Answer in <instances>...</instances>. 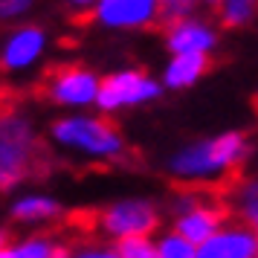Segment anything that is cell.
<instances>
[{
	"label": "cell",
	"instance_id": "obj_23",
	"mask_svg": "<svg viewBox=\"0 0 258 258\" xmlns=\"http://www.w3.org/2000/svg\"><path fill=\"white\" fill-rule=\"evenodd\" d=\"M215 3L218 0H198V6H203V9H215Z\"/></svg>",
	"mask_w": 258,
	"mask_h": 258
},
{
	"label": "cell",
	"instance_id": "obj_18",
	"mask_svg": "<svg viewBox=\"0 0 258 258\" xmlns=\"http://www.w3.org/2000/svg\"><path fill=\"white\" fill-rule=\"evenodd\" d=\"M116 252L119 258H160L157 255V241L151 235H137V238H125L116 241Z\"/></svg>",
	"mask_w": 258,
	"mask_h": 258
},
{
	"label": "cell",
	"instance_id": "obj_5",
	"mask_svg": "<svg viewBox=\"0 0 258 258\" xmlns=\"http://www.w3.org/2000/svg\"><path fill=\"white\" fill-rule=\"evenodd\" d=\"M96 229L107 241H125L160 229V206L151 198H119L96 215Z\"/></svg>",
	"mask_w": 258,
	"mask_h": 258
},
{
	"label": "cell",
	"instance_id": "obj_8",
	"mask_svg": "<svg viewBox=\"0 0 258 258\" xmlns=\"http://www.w3.org/2000/svg\"><path fill=\"white\" fill-rule=\"evenodd\" d=\"M49 52V32L38 24H15L0 44V70L6 76L35 73Z\"/></svg>",
	"mask_w": 258,
	"mask_h": 258
},
{
	"label": "cell",
	"instance_id": "obj_21",
	"mask_svg": "<svg viewBox=\"0 0 258 258\" xmlns=\"http://www.w3.org/2000/svg\"><path fill=\"white\" fill-rule=\"evenodd\" d=\"M67 258H119V252L116 246H107V244H82L73 252H67Z\"/></svg>",
	"mask_w": 258,
	"mask_h": 258
},
{
	"label": "cell",
	"instance_id": "obj_25",
	"mask_svg": "<svg viewBox=\"0 0 258 258\" xmlns=\"http://www.w3.org/2000/svg\"><path fill=\"white\" fill-rule=\"evenodd\" d=\"M255 107H258V99H255Z\"/></svg>",
	"mask_w": 258,
	"mask_h": 258
},
{
	"label": "cell",
	"instance_id": "obj_24",
	"mask_svg": "<svg viewBox=\"0 0 258 258\" xmlns=\"http://www.w3.org/2000/svg\"><path fill=\"white\" fill-rule=\"evenodd\" d=\"M6 241H9V238H6V232H0V249L6 246Z\"/></svg>",
	"mask_w": 258,
	"mask_h": 258
},
{
	"label": "cell",
	"instance_id": "obj_13",
	"mask_svg": "<svg viewBox=\"0 0 258 258\" xmlns=\"http://www.w3.org/2000/svg\"><path fill=\"white\" fill-rule=\"evenodd\" d=\"M212 58L209 55H168L163 64L160 82L163 90H188L209 73Z\"/></svg>",
	"mask_w": 258,
	"mask_h": 258
},
{
	"label": "cell",
	"instance_id": "obj_14",
	"mask_svg": "<svg viewBox=\"0 0 258 258\" xmlns=\"http://www.w3.org/2000/svg\"><path fill=\"white\" fill-rule=\"evenodd\" d=\"M64 255H67L64 244L47 232H32L18 238V241H6V246L0 249V258H64Z\"/></svg>",
	"mask_w": 258,
	"mask_h": 258
},
{
	"label": "cell",
	"instance_id": "obj_16",
	"mask_svg": "<svg viewBox=\"0 0 258 258\" xmlns=\"http://www.w3.org/2000/svg\"><path fill=\"white\" fill-rule=\"evenodd\" d=\"M215 12L226 29H246L258 21V0H218Z\"/></svg>",
	"mask_w": 258,
	"mask_h": 258
},
{
	"label": "cell",
	"instance_id": "obj_15",
	"mask_svg": "<svg viewBox=\"0 0 258 258\" xmlns=\"http://www.w3.org/2000/svg\"><path fill=\"white\" fill-rule=\"evenodd\" d=\"M229 209L238 215V221L258 232V177H244L235 183L229 191Z\"/></svg>",
	"mask_w": 258,
	"mask_h": 258
},
{
	"label": "cell",
	"instance_id": "obj_17",
	"mask_svg": "<svg viewBox=\"0 0 258 258\" xmlns=\"http://www.w3.org/2000/svg\"><path fill=\"white\" fill-rule=\"evenodd\" d=\"M157 255L160 258H198V246L171 229V232L157 238Z\"/></svg>",
	"mask_w": 258,
	"mask_h": 258
},
{
	"label": "cell",
	"instance_id": "obj_7",
	"mask_svg": "<svg viewBox=\"0 0 258 258\" xmlns=\"http://www.w3.org/2000/svg\"><path fill=\"white\" fill-rule=\"evenodd\" d=\"M171 215H174L171 229L180 232L195 246L226 223V206L221 200H215L212 195H203V191H195V188H186L171 200Z\"/></svg>",
	"mask_w": 258,
	"mask_h": 258
},
{
	"label": "cell",
	"instance_id": "obj_12",
	"mask_svg": "<svg viewBox=\"0 0 258 258\" xmlns=\"http://www.w3.org/2000/svg\"><path fill=\"white\" fill-rule=\"evenodd\" d=\"M61 212H64L61 200L47 195V191H21L12 200V206H9L12 221L21 223V226H32V229L58 221Z\"/></svg>",
	"mask_w": 258,
	"mask_h": 258
},
{
	"label": "cell",
	"instance_id": "obj_20",
	"mask_svg": "<svg viewBox=\"0 0 258 258\" xmlns=\"http://www.w3.org/2000/svg\"><path fill=\"white\" fill-rule=\"evenodd\" d=\"M35 9V0H0V24H21Z\"/></svg>",
	"mask_w": 258,
	"mask_h": 258
},
{
	"label": "cell",
	"instance_id": "obj_26",
	"mask_svg": "<svg viewBox=\"0 0 258 258\" xmlns=\"http://www.w3.org/2000/svg\"><path fill=\"white\" fill-rule=\"evenodd\" d=\"M64 258H67V255H64Z\"/></svg>",
	"mask_w": 258,
	"mask_h": 258
},
{
	"label": "cell",
	"instance_id": "obj_22",
	"mask_svg": "<svg viewBox=\"0 0 258 258\" xmlns=\"http://www.w3.org/2000/svg\"><path fill=\"white\" fill-rule=\"evenodd\" d=\"M67 3V9L76 15H90V9L96 6V0H64Z\"/></svg>",
	"mask_w": 258,
	"mask_h": 258
},
{
	"label": "cell",
	"instance_id": "obj_19",
	"mask_svg": "<svg viewBox=\"0 0 258 258\" xmlns=\"http://www.w3.org/2000/svg\"><path fill=\"white\" fill-rule=\"evenodd\" d=\"M200 6L198 0H160V24H171V21H180V18H188L195 15Z\"/></svg>",
	"mask_w": 258,
	"mask_h": 258
},
{
	"label": "cell",
	"instance_id": "obj_4",
	"mask_svg": "<svg viewBox=\"0 0 258 258\" xmlns=\"http://www.w3.org/2000/svg\"><path fill=\"white\" fill-rule=\"evenodd\" d=\"M160 96H163V82L157 76H151L142 67H119V70L102 76L96 110L116 116V113H128L137 107L154 105Z\"/></svg>",
	"mask_w": 258,
	"mask_h": 258
},
{
	"label": "cell",
	"instance_id": "obj_1",
	"mask_svg": "<svg viewBox=\"0 0 258 258\" xmlns=\"http://www.w3.org/2000/svg\"><path fill=\"white\" fill-rule=\"evenodd\" d=\"M249 154L252 142L244 131H221L171 151L165 160V171L183 186H215L238 174Z\"/></svg>",
	"mask_w": 258,
	"mask_h": 258
},
{
	"label": "cell",
	"instance_id": "obj_9",
	"mask_svg": "<svg viewBox=\"0 0 258 258\" xmlns=\"http://www.w3.org/2000/svg\"><path fill=\"white\" fill-rule=\"evenodd\" d=\"M90 18L105 32H145L160 24V0H96Z\"/></svg>",
	"mask_w": 258,
	"mask_h": 258
},
{
	"label": "cell",
	"instance_id": "obj_2",
	"mask_svg": "<svg viewBox=\"0 0 258 258\" xmlns=\"http://www.w3.org/2000/svg\"><path fill=\"white\" fill-rule=\"evenodd\" d=\"M49 142L84 163H119L128 154L125 134L99 110H64L49 125Z\"/></svg>",
	"mask_w": 258,
	"mask_h": 258
},
{
	"label": "cell",
	"instance_id": "obj_6",
	"mask_svg": "<svg viewBox=\"0 0 258 258\" xmlns=\"http://www.w3.org/2000/svg\"><path fill=\"white\" fill-rule=\"evenodd\" d=\"M102 76L84 64H58L44 82V96L61 110H93Z\"/></svg>",
	"mask_w": 258,
	"mask_h": 258
},
{
	"label": "cell",
	"instance_id": "obj_11",
	"mask_svg": "<svg viewBox=\"0 0 258 258\" xmlns=\"http://www.w3.org/2000/svg\"><path fill=\"white\" fill-rule=\"evenodd\" d=\"M198 258H258V232L244 221H226L198 244Z\"/></svg>",
	"mask_w": 258,
	"mask_h": 258
},
{
	"label": "cell",
	"instance_id": "obj_10",
	"mask_svg": "<svg viewBox=\"0 0 258 258\" xmlns=\"http://www.w3.org/2000/svg\"><path fill=\"white\" fill-rule=\"evenodd\" d=\"M163 44L168 55H215V49L221 47V29L215 21L203 15H188L180 21L165 24Z\"/></svg>",
	"mask_w": 258,
	"mask_h": 258
},
{
	"label": "cell",
	"instance_id": "obj_3",
	"mask_svg": "<svg viewBox=\"0 0 258 258\" xmlns=\"http://www.w3.org/2000/svg\"><path fill=\"white\" fill-rule=\"evenodd\" d=\"M41 154L35 122L24 110H0V191L21 188Z\"/></svg>",
	"mask_w": 258,
	"mask_h": 258
}]
</instances>
